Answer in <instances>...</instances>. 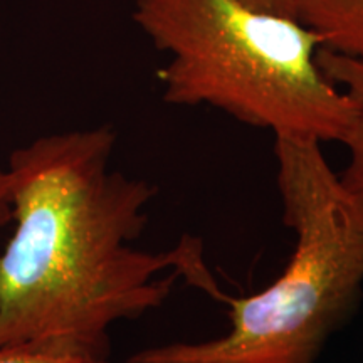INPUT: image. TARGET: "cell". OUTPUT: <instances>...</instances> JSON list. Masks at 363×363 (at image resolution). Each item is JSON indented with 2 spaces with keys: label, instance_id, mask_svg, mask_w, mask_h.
Masks as SVG:
<instances>
[{
  "label": "cell",
  "instance_id": "8992f818",
  "mask_svg": "<svg viewBox=\"0 0 363 363\" xmlns=\"http://www.w3.org/2000/svg\"><path fill=\"white\" fill-rule=\"evenodd\" d=\"M0 363H110L106 357L62 350L43 345H11L0 348Z\"/></svg>",
  "mask_w": 363,
  "mask_h": 363
},
{
  "label": "cell",
  "instance_id": "52a82bcc",
  "mask_svg": "<svg viewBox=\"0 0 363 363\" xmlns=\"http://www.w3.org/2000/svg\"><path fill=\"white\" fill-rule=\"evenodd\" d=\"M11 222V180L7 169L0 167V229Z\"/></svg>",
  "mask_w": 363,
  "mask_h": 363
},
{
  "label": "cell",
  "instance_id": "ba28073f",
  "mask_svg": "<svg viewBox=\"0 0 363 363\" xmlns=\"http://www.w3.org/2000/svg\"><path fill=\"white\" fill-rule=\"evenodd\" d=\"M244 2H247L252 7L262 9V11L294 17L293 0H244Z\"/></svg>",
  "mask_w": 363,
  "mask_h": 363
},
{
  "label": "cell",
  "instance_id": "7a4b0ae2",
  "mask_svg": "<svg viewBox=\"0 0 363 363\" xmlns=\"http://www.w3.org/2000/svg\"><path fill=\"white\" fill-rule=\"evenodd\" d=\"M321 142L274 136L284 224L291 257L261 291L219 301L229 330L202 342H172L126 363H316L353 310L363 286V199L343 185Z\"/></svg>",
  "mask_w": 363,
  "mask_h": 363
},
{
  "label": "cell",
  "instance_id": "3957f363",
  "mask_svg": "<svg viewBox=\"0 0 363 363\" xmlns=\"http://www.w3.org/2000/svg\"><path fill=\"white\" fill-rule=\"evenodd\" d=\"M133 21L170 54L165 103L208 104L274 136L347 138L350 99L318 66V35L294 17L244 0H135Z\"/></svg>",
  "mask_w": 363,
  "mask_h": 363
},
{
  "label": "cell",
  "instance_id": "277c9868",
  "mask_svg": "<svg viewBox=\"0 0 363 363\" xmlns=\"http://www.w3.org/2000/svg\"><path fill=\"white\" fill-rule=\"evenodd\" d=\"M293 7L321 49L363 61V0H293Z\"/></svg>",
  "mask_w": 363,
  "mask_h": 363
},
{
  "label": "cell",
  "instance_id": "5b68a950",
  "mask_svg": "<svg viewBox=\"0 0 363 363\" xmlns=\"http://www.w3.org/2000/svg\"><path fill=\"white\" fill-rule=\"evenodd\" d=\"M316 62L352 103L353 123L343 142L348 150V163L340 179L350 192L363 199V61L320 48Z\"/></svg>",
  "mask_w": 363,
  "mask_h": 363
},
{
  "label": "cell",
  "instance_id": "6da1fadb",
  "mask_svg": "<svg viewBox=\"0 0 363 363\" xmlns=\"http://www.w3.org/2000/svg\"><path fill=\"white\" fill-rule=\"evenodd\" d=\"M111 125L39 136L9 157L13 230L0 252V348L43 345L106 357L111 326L157 310L177 281L224 291L201 239L135 246L157 189L111 169Z\"/></svg>",
  "mask_w": 363,
  "mask_h": 363
}]
</instances>
